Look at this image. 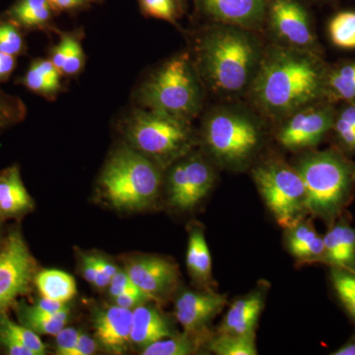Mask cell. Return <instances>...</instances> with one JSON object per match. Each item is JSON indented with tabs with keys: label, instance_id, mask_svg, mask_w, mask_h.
<instances>
[{
	"label": "cell",
	"instance_id": "37",
	"mask_svg": "<svg viewBox=\"0 0 355 355\" xmlns=\"http://www.w3.org/2000/svg\"><path fill=\"white\" fill-rule=\"evenodd\" d=\"M80 331L74 328L64 327L60 333L55 336V350L60 355H72L78 340Z\"/></svg>",
	"mask_w": 355,
	"mask_h": 355
},
{
	"label": "cell",
	"instance_id": "43",
	"mask_svg": "<svg viewBox=\"0 0 355 355\" xmlns=\"http://www.w3.org/2000/svg\"><path fill=\"white\" fill-rule=\"evenodd\" d=\"M98 342L91 338L87 334L80 333L77 340L72 355H91L94 354L97 349Z\"/></svg>",
	"mask_w": 355,
	"mask_h": 355
},
{
	"label": "cell",
	"instance_id": "3",
	"mask_svg": "<svg viewBox=\"0 0 355 355\" xmlns=\"http://www.w3.org/2000/svg\"><path fill=\"white\" fill-rule=\"evenodd\" d=\"M294 167L304 183L307 214L331 225L352 200L354 166L342 154L324 150L306 154Z\"/></svg>",
	"mask_w": 355,
	"mask_h": 355
},
{
	"label": "cell",
	"instance_id": "29",
	"mask_svg": "<svg viewBox=\"0 0 355 355\" xmlns=\"http://www.w3.org/2000/svg\"><path fill=\"white\" fill-rule=\"evenodd\" d=\"M330 280L336 297L355 324V270L331 266Z\"/></svg>",
	"mask_w": 355,
	"mask_h": 355
},
{
	"label": "cell",
	"instance_id": "35",
	"mask_svg": "<svg viewBox=\"0 0 355 355\" xmlns=\"http://www.w3.org/2000/svg\"><path fill=\"white\" fill-rule=\"evenodd\" d=\"M27 108L17 96L7 94L0 89V132L25 120Z\"/></svg>",
	"mask_w": 355,
	"mask_h": 355
},
{
	"label": "cell",
	"instance_id": "36",
	"mask_svg": "<svg viewBox=\"0 0 355 355\" xmlns=\"http://www.w3.org/2000/svg\"><path fill=\"white\" fill-rule=\"evenodd\" d=\"M140 11L146 17L155 18L176 24L183 6L178 0H137Z\"/></svg>",
	"mask_w": 355,
	"mask_h": 355
},
{
	"label": "cell",
	"instance_id": "13",
	"mask_svg": "<svg viewBox=\"0 0 355 355\" xmlns=\"http://www.w3.org/2000/svg\"><path fill=\"white\" fill-rule=\"evenodd\" d=\"M125 270L133 284L157 303L169 297L179 282L176 263L163 257H135L127 261Z\"/></svg>",
	"mask_w": 355,
	"mask_h": 355
},
{
	"label": "cell",
	"instance_id": "18",
	"mask_svg": "<svg viewBox=\"0 0 355 355\" xmlns=\"http://www.w3.org/2000/svg\"><path fill=\"white\" fill-rule=\"evenodd\" d=\"M324 265L355 270V228L340 216L324 236Z\"/></svg>",
	"mask_w": 355,
	"mask_h": 355
},
{
	"label": "cell",
	"instance_id": "6",
	"mask_svg": "<svg viewBox=\"0 0 355 355\" xmlns=\"http://www.w3.org/2000/svg\"><path fill=\"white\" fill-rule=\"evenodd\" d=\"M128 146L167 167L190 153L195 137L190 121L159 112L135 109L123 121Z\"/></svg>",
	"mask_w": 355,
	"mask_h": 355
},
{
	"label": "cell",
	"instance_id": "15",
	"mask_svg": "<svg viewBox=\"0 0 355 355\" xmlns=\"http://www.w3.org/2000/svg\"><path fill=\"white\" fill-rule=\"evenodd\" d=\"M196 9L216 23L259 29L266 18L268 0H193Z\"/></svg>",
	"mask_w": 355,
	"mask_h": 355
},
{
	"label": "cell",
	"instance_id": "9",
	"mask_svg": "<svg viewBox=\"0 0 355 355\" xmlns=\"http://www.w3.org/2000/svg\"><path fill=\"white\" fill-rule=\"evenodd\" d=\"M214 179L211 165L202 156H184L174 162L168 175L170 203L180 210L193 209L209 195Z\"/></svg>",
	"mask_w": 355,
	"mask_h": 355
},
{
	"label": "cell",
	"instance_id": "32",
	"mask_svg": "<svg viewBox=\"0 0 355 355\" xmlns=\"http://www.w3.org/2000/svg\"><path fill=\"white\" fill-rule=\"evenodd\" d=\"M24 30L7 18L0 15V51L18 58L27 53Z\"/></svg>",
	"mask_w": 355,
	"mask_h": 355
},
{
	"label": "cell",
	"instance_id": "10",
	"mask_svg": "<svg viewBox=\"0 0 355 355\" xmlns=\"http://www.w3.org/2000/svg\"><path fill=\"white\" fill-rule=\"evenodd\" d=\"M35 261L19 232L11 233L0 251V314L29 291Z\"/></svg>",
	"mask_w": 355,
	"mask_h": 355
},
{
	"label": "cell",
	"instance_id": "21",
	"mask_svg": "<svg viewBox=\"0 0 355 355\" xmlns=\"http://www.w3.org/2000/svg\"><path fill=\"white\" fill-rule=\"evenodd\" d=\"M186 261L193 282L203 289L214 291L211 256L205 239V229L200 224H193L189 231Z\"/></svg>",
	"mask_w": 355,
	"mask_h": 355
},
{
	"label": "cell",
	"instance_id": "2",
	"mask_svg": "<svg viewBox=\"0 0 355 355\" xmlns=\"http://www.w3.org/2000/svg\"><path fill=\"white\" fill-rule=\"evenodd\" d=\"M252 31L216 23L202 35L197 49V67L212 90L236 94L250 87L263 58Z\"/></svg>",
	"mask_w": 355,
	"mask_h": 355
},
{
	"label": "cell",
	"instance_id": "26",
	"mask_svg": "<svg viewBox=\"0 0 355 355\" xmlns=\"http://www.w3.org/2000/svg\"><path fill=\"white\" fill-rule=\"evenodd\" d=\"M42 297L67 304L77 293L76 279L60 270H44L35 277Z\"/></svg>",
	"mask_w": 355,
	"mask_h": 355
},
{
	"label": "cell",
	"instance_id": "40",
	"mask_svg": "<svg viewBox=\"0 0 355 355\" xmlns=\"http://www.w3.org/2000/svg\"><path fill=\"white\" fill-rule=\"evenodd\" d=\"M135 286H137L130 279L127 272L125 270H119L118 272L112 277L111 284L109 286V293L112 297H114Z\"/></svg>",
	"mask_w": 355,
	"mask_h": 355
},
{
	"label": "cell",
	"instance_id": "16",
	"mask_svg": "<svg viewBox=\"0 0 355 355\" xmlns=\"http://www.w3.org/2000/svg\"><path fill=\"white\" fill-rule=\"evenodd\" d=\"M132 310L114 305L100 311L94 321L96 340L110 354H125L132 343Z\"/></svg>",
	"mask_w": 355,
	"mask_h": 355
},
{
	"label": "cell",
	"instance_id": "7",
	"mask_svg": "<svg viewBox=\"0 0 355 355\" xmlns=\"http://www.w3.org/2000/svg\"><path fill=\"white\" fill-rule=\"evenodd\" d=\"M203 144L210 157L228 169L245 168L260 149L263 132L253 116L237 110L219 109L205 119Z\"/></svg>",
	"mask_w": 355,
	"mask_h": 355
},
{
	"label": "cell",
	"instance_id": "30",
	"mask_svg": "<svg viewBox=\"0 0 355 355\" xmlns=\"http://www.w3.org/2000/svg\"><path fill=\"white\" fill-rule=\"evenodd\" d=\"M20 319L23 324L38 335L57 336L67 326L69 320L44 314L34 306H24L20 309Z\"/></svg>",
	"mask_w": 355,
	"mask_h": 355
},
{
	"label": "cell",
	"instance_id": "34",
	"mask_svg": "<svg viewBox=\"0 0 355 355\" xmlns=\"http://www.w3.org/2000/svg\"><path fill=\"white\" fill-rule=\"evenodd\" d=\"M0 331L22 343L27 349L32 350L35 355L46 354V347L38 334L24 324L14 323L4 313L0 314Z\"/></svg>",
	"mask_w": 355,
	"mask_h": 355
},
{
	"label": "cell",
	"instance_id": "44",
	"mask_svg": "<svg viewBox=\"0 0 355 355\" xmlns=\"http://www.w3.org/2000/svg\"><path fill=\"white\" fill-rule=\"evenodd\" d=\"M83 273L84 279L90 284H94L96 273H97V265H96L95 256H86L83 259Z\"/></svg>",
	"mask_w": 355,
	"mask_h": 355
},
{
	"label": "cell",
	"instance_id": "8",
	"mask_svg": "<svg viewBox=\"0 0 355 355\" xmlns=\"http://www.w3.org/2000/svg\"><path fill=\"white\" fill-rule=\"evenodd\" d=\"M253 178L266 207L284 229L304 219L306 190L294 166L270 160L254 168Z\"/></svg>",
	"mask_w": 355,
	"mask_h": 355
},
{
	"label": "cell",
	"instance_id": "12",
	"mask_svg": "<svg viewBox=\"0 0 355 355\" xmlns=\"http://www.w3.org/2000/svg\"><path fill=\"white\" fill-rule=\"evenodd\" d=\"M266 18L273 32L287 46L301 50L314 46L310 15L300 0H268Z\"/></svg>",
	"mask_w": 355,
	"mask_h": 355
},
{
	"label": "cell",
	"instance_id": "11",
	"mask_svg": "<svg viewBox=\"0 0 355 355\" xmlns=\"http://www.w3.org/2000/svg\"><path fill=\"white\" fill-rule=\"evenodd\" d=\"M287 118L277 139L282 146L292 151L318 146L335 123L333 111L324 107H305Z\"/></svg>",
	"mask_w": 355,
	"mask_h": 355
},
{
	"label": "cell",
	"instance_id": "5",
	"mask_svg": "<svg viewBox=\"0 0 355 355\" xmlns=\"http://www.w3.org/2000/svg\"><path fill=\"white\" fill-rule=\"evenodd\" d=\"M157 163L130 146L116 149L103 170L100 184L116 209L144 210L155 202L162 184Z\"/></svg>",
	"mask_w": 355,
	"mask_h": 355
},
{
	"label": "cell",
	"instance_id": "25",
	"mask_svg": "<svg viewBox=\"0 0 355 355\" xmlns=\"http://www.w3.org/2000/svg\"><path fill=\"white\" fill-rule=\"evenodd\" d=\"M50 60L62 76H76L85 65V53L76 33H62L58 44L51 50Z\"/></svg>",
	"mask_w": 355,
	"mask_h": 355
},
{
	"label": "cell",
	"instance_id": "4",
	"mask_svg": "<svg viewBox=\"0 0 355 355\" xmlns=\"http://www.w3.org/2000/svg\"><path fill=\"white\" fill-rule=\"evenodd\" d=\"M137 100L144 109L193 120L202 108V90L191 55L179 53L159 67L140 86Z\"/></svg>",
	"mask_w": 355,
	"mask_h": 355
},
{
	"label": "cell",
	"instance_id": "28",
	"mask_svg": "<svg viewBox=\"0 0 355 355\" xmlns=\"http://www.w3.org/2000/svg\"><path fill=\"white\" fill-rule=\"evenodd\" d=\"M209 352L217 355H256V336L231 335L217 333L207 345Z\"/></svg>",
	"mask_w": 355,
	"mask_h": 355
},
{
	"label": "cell",
	"instance_id": "14",
	"mask_svg": "<svg viewBox=\"0 0 355 355\" xmlns=\"http://www.w3.org/2000/svg\"><path fill=\"white\" fill-rule=\"evenodd\" d=\"M227 305L225 294L203 289L184 291L175 301V318L184 333L212 336L209 324Z\"/></svg>",
	"mask_w": 355,
	"mask_h": 355
},
{
	"label": "cell",
	"instance_id": "27",
	"mask_svg": "<svg viewBox=\"0 0 355 355\" xmlns=\"http://www.w3.org/2000/svg\"><path fill=\"white\" fill-rule=\"evenodd\" d=\"M214 336V335H212ZM212 336L184 333L173 335L151 343L142 349L144 355H189L196 354L202 345L207 347Z\"/></svg>",
	"mask_w": 355,
	"mask_h": 355
},
{
	"label": "cell",
	"instance_id": "45",
	"mask_svg": "<svg viewBox=\"0 0 355 355\" xmlns=\"http://www.w3.org/2000/svg\"><path fill=\"white\" fill-rule=\"evenodd\" d=\"M96 263H97L98 268H100L101 272H104L105 275H108L110 279L114 277L120 268H116L114 263H110L106 259L102 258V257L95 256Z\"/></svg>",
	"mask_w": 355,
	"mask_h": 355
},
{
	"label": "cell",
	"instance_id": "38",
	"mask_svg": "<svg viewBox=\"0 0 355 355\" xmlns=\"http://www.w3.org/2000/svg\"><path fill=\"white\" fill-rule=\"evenodd\" d=\"M334 128L343 146L349 150L355 151V127L340 116L335 120Z\"/></svg>",
	"mask_w": 355,
	"mask_h": 355
},
{
	"label": "cell",
	"instance_id": "39",
	"mask_svg": "<svg viewBox=\"0 0 355 355\" xmlns=\"http://www.w3.org/2000/svg\"><path fill=\"white\" fill-rule=\"evenodd\" d=\"M55 13H73L88 8L97 0H49Z\"/></svg>",
	"mask_w": 355,
	"mask_h": 355
},
{
	"label": "cell",
	"instance_id": "24",
	"mask_svg": "<svg viewBox=\"0 0 355 355\" xmlns=\"http://www.w3.org/2000/svg\"><path fill=\"white\" fill-rule=\"evenodd\" d=\"M32 205L17 166L0 173V216H17L32 209Z\"/></svg>",
	"mask_w": 355,
	"mask_h": 355
},
{
	"label": "cell",
	"instance_id": "33",
	"mask_svg": "<svg viewBox=\"0 0 355 355\" xmlns=\"http://www.w3.org/2000/svg\"><path fill=\"white\" fill-rule=\"evenodd\" d=\"M331 42L338 48L355 49V12L343 11L336 14L329 25Z\"/></svg>",
	"mask_w": 355,
	"mask_h": 355
},
{
	"label": "cell",
	"instance_id": "47",
	"mask_svg": "<svg viewBox=\"0 0 355 355\" xmlns=\"http://www.w3.org/2000/svg\"><path fill=\"white\" fill-rule=\"evenodd\" d=\"M178 1H179L180 3H181L182 6H184V2H186V0H178Z\"/></svg>",
	"mask_w": 355,
	"mask_h": 355
},
{
	"label": "cell",
	"instance_id": "23",
	"mask_svg": "<svg viewBox=\"0 0 355 355\" xmlns=\"http://www.w3.org/2000/svg\"><path fill=\"white\" fill-rule=\"evenodd\" d=\"M62 76L60 70L51 62L50 58H35L24 76L18 78L16 83L46 99H53L62 91Z\"/></svg>",
	"mask_w": 355,
	"mask_h": 355
},
{
	"label": "cell",
	"instance_id": "41",
	"mask_svg": "<svg viewBox=\"0 0 355 355\" xmlns=\"http://www.w3.org/2000/svg\"><path fill=\"white\" fill-rule=\"evenodd\" d=\"M0 345L6 349L8 354L11 355H35L34 352L22 343L14 340L10 336L0 331Z\"/></svg>",
	"mask_w": 355,
	"mask_h": 355
},
{
	"label": "cell",
	"instance_id": "1",
	"mask_svg": "<svg viewBox=\"0 0 355 355\" xmlns=\"http://www.w3.org/2000/svg\"><path fill=\"white\" fill-rule=\"evenodd\" d=\"M323 65L308 50L275 46L263 55L252 98L268 116H288L316 102L326 90Z\"/></svg>",
	"mask_w": 355,
	"mask_h": 355
},
{
	"label": "cell",
	"instance_id": "17",
	"mask_svg": "<svg viewBox=\"0 0 355 355\" xmlns=\"http://www.w3.org/2000/svg\"><path fill=\"white\" fill-rule=\"evenodd\" d=\"M268 286L256 289L235 299L223 318L217 333L231 335L256 336V329L263 307H265Z\"/></svg>",
	"mask_w": 355,
	"mask_h": 355
},
{
	"label": "cell",
	"instance_id": "46",
	"mask_svg": "<svg viewBox=\"0 0 355 355\" xmlns=\"http://www.w3.org/2000/svg\"><path fill=\"white\" fill-rule=\"evenodd\" d=\"M333 355H355V334L347 340L345 345H343L340 349L335 350L331 354Z\"/></svg>",
	"mask_w": 355,
	"mask_h": 355
},
{
	"label": "cell",
	"instance_id": "19",
	"mask_svg": "<svg viewBox=\"0 0 355 355\" xmlns=\"http://www.w3.org/2000/svg\"><path fill=\"white\" fill-rule=\"evenodd\" d=\"M175 335L169 320L153 306L142 304L132 310L130 340L133 345L146 349L151 343Z\"/></svg>",
	"mask_w": 355,
	"mask_h": 355
},
{
	"label": "cell",
	"instance_id": "42",
	"mask_svg": "<svg viewBox=\"0 0 355 355\" xmlns=\"http://www.w3.org/2000/svg\"><path fill=\"white\" fill-rule=\"evenodd\" d=\"M17 67V58L0 51V83H7Z\"/></svg>",
	"mask_w": 355,
	"mask_h": 355
},
{
	"label": "cell",
	"instance_id": "31",
	"mask_svg": "<svg viewBox=\"0 0 355 355\" xmlns=\"http://www.w3.org/2000/svg\"><path fill=\"white\" fill-rule=\"evenodd\" d=\"M326 89L345 101H355V62L334 70L327 76Z\"/></svg>",
	"mask_w": 355,
	"mask_h": 355
},
{
	"label": "cell",
	"instance_id": "22",
	"mask_svg": "<svg viewBox=\"0 0 355 355\" xmlns=\"http://www.w3.org/2000/svg\"><path fill=\"white\" fill-rule=\"evenodd\" d=\"M55 14L49 0H16L3 15L25 31H48Z\"/></svg>",
	"mask_w": 355,
	"mask_h": 355
},
{
	"label": "cell",
	"instance_id": "20",
	"mask_svg": "<svg viewBox=\"0 0 355 355\" xmlns=\"http://www.w3.org/2000/svg\"><path fill=\"white\" fill-rule=\"evenodd\" d=\"M286 230L287 250L299 263H323L324 237L318 234L312 222L302 219Z\"/></svg>",
	"mask_w": 355,
	"mask_h": 355
}]
</instances>
